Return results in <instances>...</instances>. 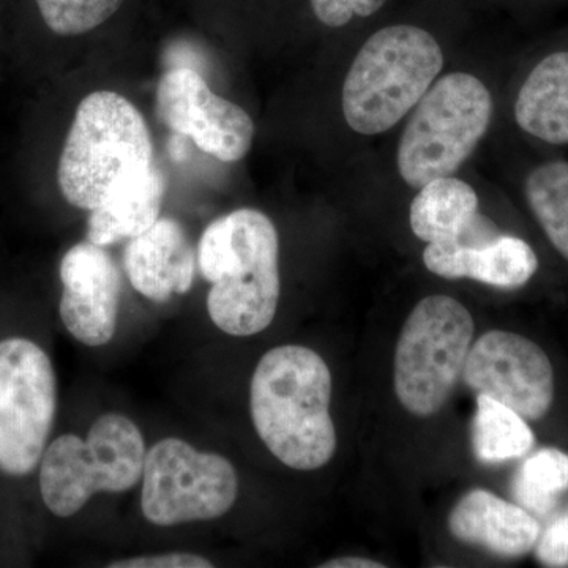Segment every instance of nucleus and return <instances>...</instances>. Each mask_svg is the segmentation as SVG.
Here are the masks:
<instances>
[{"label":"nucleus","mask_w":568,"mask_h":568,"mask_svg":"<svg viewBox=\"0 0 568 568\" xmlns=\"http://www.w3.org/2000/svg\"><path fill=\"white\" fill-rule=\"evenodd\" d=\"M197 267L211 283L207 312L220 331L252 336L272 324L282 293L280 239L265 213L237 209L209 224Z\"/></svg>","instance_id":"2"},{"label":"nucleus","mask_w":568,"mask_h":568,"mask_svg":"<svg viewBox=\"0 0 568 568\" xmlns=\"http://www.w3.org/2000/svg\"><path fill=\"white\" fill-rule=\"evenodd\" d=\"M515 121L548 144H568V51L555 52L530 71L519 89Z\"/></svg>","instance_id":"17"},{"label":"nucleus","mask_w":568,"mask_h":568,"mask_svg":"<svg viewBox=\"0 0 568 568\" xmlns=\"http://www.w3.org/2000/svg\"><path fill=\"white\" fill-rule=\"evenodd\" d=\"M331 398V369L320 354L306 346L274 347L261 358L250 386L254 429L284 466L321 469L338 444Z\"/></svg>","instance_id":"1"},{"label":"nucleus","mask_w":568,"mask_h":568,"mask_svg":"<svg viewBox=\"0 0 568 568\" xmlns=\"http://www.w3.org/2000/svg\"><path fill=\"white\" fill-rule=\"evenodd\" d=\"M536 558L545 567H568V511L538 537Z\"/></svg>","instance_id":"24"},{"label":"nucleus","mask_w":568,"mask_h":568,"mask_svg":"<svg viewBox=\"0 0 568 568\" xmlns=\"http://www.w3.org/2000/svg\"><path fill=\"white\" fill-rule=\"evenodd\" d=\"M164 192L166 179L155 164L122 182L102 205L91 211L88 241L110 246L144 233L160 219Z\"/></svg>","instance_id":"16"},{"label":"nucleus","mask_w":568,"mask_h":568,"mask_svg":"<svg viewBox=\"0 0 568 568\" xmlns=\"http://www.w3.org/2000/svg\"><path fill=\"white\" fill-rule=\"evenodd\" d=\"M568 489V455L558 448H544L526 459L514 481L519 506L536 514H548Z\"/></svg>","instance_id":"22"},{"label":"nucleus","mask_w":568,"mask_h":568,"mask_svg":"<svg viewBox=\"0 0 568 568\" xmlns=\"http://www.w3.org/2000/svg\"><path fill=\"white\" fill-rule=\"evenodd\" d=\"M443 67V50L424 29L399 24L373 33L343 84L347 125L366 136L394 129L420 102Z\"/></svg>","instance_id":"4"},{"label":"nucleus","mask_w":568,"mask_h":568,"mask_svg":"<svg viewBox=\"0 0 568 568\" xmlns=\"http://www.w3.org/2000/svg\"><path fill=\"white\" fill-rule=\"evenodd\" d=\"M239 495L230 459L207 454L178 437L160 440L145 455L141 508L152 525L211 521L226 515Z\"/></svg>","instance_id":"8"},{"label":"nucleus","mask_w":568,"mask_h":568,"mask_svg":"<svg viewBox=\"0 0 568 568\" xmlns=\"http://www.w3.org/2000/svg\"><path fill=\"white\" fill-rule=\"evenodd\" d=\"M424 263L440 278H469L499 290L525 286L538 267L536 253L525 241L504 234L491 244L474 248L428 244Z\"/></svg>","instance_id":"15"},{"label":"nucleus","mask_w":568,"mask_h":568,"mask_svg":"<svg viewBox=\"0 0 568 568\" xmlns=\"http://www.w3.org/2000/svg\"><path fill=\"white\" fill-rule=\"evenodd\" d=\"M18 9L55 39L85 36L121 13L126 0H13Z\"/></svg>","instance_id":"20"},{"label":"nucleus","mask_w":568,"mask_h":568,"mask_svg":"<svg viewBox=\"0 0 568 568\" xmlns=\"http://www.w3.org/2000/svg\"><path fill=\"white\" fill-rule=\"evenodd\" d=\"M156 114L171 132L189 136L220 162H241L252 149L254 123L248 112L216 95L189 67L163 74L156 88Z\"/></svg>","instance_id":"11"},{"label":"nucleus","mask_w":568,"mask_h":568,"mask_svg":"<svg viewBox=\"0 0 568 568\" xmlns=\"http://www.w3.org/2000/svg\"><path fill=\"white\" fill-rule=\"evenodd\" d=\"M536 444L532 429L514 409L477 395V409L473 424L474 454L487 465L525 457Z\"/></svg>","instance_id":"19"},{"label":"nucleus","mask_w":568,"mask_h":568,"mask_svg":"<svg viewBox=\"0 0 568 568\" xmlns=\"http://www.w3.org/2000/svg\"><path fill=\"white\" fill-rule=\"evenodd\" d=\"M463 381L476 395L503 403L525 420L547 416L555 399L548 355L526 336L489 331L470 346Z\"/></svg>","instance_id":"10"},{"label":"nucleus","mask_w":568,"mask_h":568,"mask_svg":"<svg viewBox=\"0 0 568 568\" xmlns=\"http://www.w3.org/2000/svg\"><path fill=\"white\" fill-rule=\"evenodd\" d=\"M110 568H212L211 560L193 552H163V555L140 556L115 560Z\"/></svg>","instance_id":"25"},{"label":"nucleus","mask_w":568,"mask_h":568,"mask_svg":"<svg viewBox=\"0 0 568 568\" xmlns=\"http://www.w3.org/2000/svg\"><path fill=\"white\" fill-rule=\"evenodd\" d=\"M476 324L450 295H428L399 332L394 358L398 402L416 417L439 413L463 377Z\"/></svg>","instance_id":"7"},{"label":"nucleus","mask_w":568,"mask_h":568,"mask_svg":"<svg viewBox=\"0 0 568 568\" xmlns=\"http://www.w3.org/2000/svg\"><path fill=\"white\" fill-rule=\"evenodd\" d=\"M477 213L476 190L450 175L422 186L410 204V227L426 244H454Z\"/></svg>","instance_id":"18"},{"label":"nucleus","mask_w":568,"mask_h":568,"mask_svg":"<svg viewBox=\"0 0 568 568\" xmlns=\"http://www.w3.org/2000/svg\"><path fill=\"white\" fill-rule=\"evenodd\" d=\"M59 315L82 345H108L118 327L122 272L104 246L82 242L63 254Z\"/></svg>","instance_id":"12"},{"label":"nucleus","mask_w":568,"mask_h":568,"mask_svg":"<svg viewBox=\"0 0 568 568\" xmlns=\"http://www.w3.org/2000/svg\"><path fill=\"white\" fill-rule=\"evenodd\" d=\"M152 166L144 115L121 93L97 91L78 104L59 153L55 183L67 203L93 211L115 186Z\"/></svg>","instance_id":"3"},{"label":"nucleus","mask_w":568,"mask_h":568,"mask_svg":"<svg viewBox=\"0 0 568 568\" xmlns=\"http://www.w3.org/2000/svg\"><path fill=\"white\" fill-rule=\"evenodd\" d=\"M2 3H3L2 0H0V7H2Z\"/></svg>","instance_id":"27"},{"label":"nucleus","mask_w":568,"mask_h":568,"mask_svg":"<svg viewBox=\"0 0 568 568\" xmlns=\"http://www.w3.org/2000/svg\"><path fill=\"white\" fill-rule=\"evenodd\" d=\"M387 0H310L313 14L327 28H343L354 17H372Z\"/></svg>","instance_id":"23"},{"label":"nucleus","mask_w":568,"mask_h":568,"mask_svg":"<svg viewBox=\"0 0 568 568\" xmlns=\"http://www.w3.org/2000/svg\"><path fill=\"white\" fill-rule=\"evenodd\" d=\"M144 437L122 414L97 418L88 439L63 435L44 450L40 491L55 517L78 514L97 493H123L136 487L144 473Z\"/></svg>","instance_id":"6"},{"label":"nucleus","mask_w":568,"mask_h":568,"mask_svg":"<svg viewBox=\"0 0 568 568\" xmlns=\"http://www.w3.org/2000/svg\"><path fill=\"white\" fill-rule=\"evenodd\" d=\"M452 536L499 558H521L536 548L540 526L526 508L487 489H473L448 517Z\"/></svg>","instance_id":"14"},{"label":"nucleus","mask_w":568,"mask_h":568,"mask_svg":"<svg viewBox=\"0 0 568 568\" xmlns=\"http://www.w3.org/2000/svg\"><path fill=\"white\" fill-rule=\"evenodd\" d=\"M526 200L549 242L568 261V163L534 170L526 181Z\"/></svg>","instance_id":"21"},{"label":"nucleus","mask_w":568,"mask_h":568,"mask_svg":"<svg viewBox=\"0 0 568 568\" xmlns=\"http://www.w3.org/2000/svg\"><path fill=\"white\" fill-rule=\"evenodd\" d=\"M58 409V379L31 339L0 342V470L28 476L43 457Z\"/></svg>","instance_id":"9"},{"label":"nucleus","mask_w":568,"mask_h":568,"mask_svg":"<svg viewBox=\"0 0 568 568\" xmlns=\"http://www.w3.org/2000/svg\"><path fill=\"white\" fill-rule=\"evenodd\" d=\"M493 118L487 85L467 73L436 81L414 108L399 140V175L410 189L450 178L476 151Z\"/></svg>","instance_id":"5"},{"label":"nucleus","mask_w":568,"mask_h":568,"mask_svg":"<svg viewBox=\"0 0 568 568\" xmlns=\"http://www.w3.org/2000/svg\"><path fill=\"white\" fill-rule=\"evenodd\" d=\"M123 265L138 293L164 304L174 295L192 290L197 252L181 223L159 219L148 231L130 239L123 252Z\"/></svg>","instance_id":"13"},{"label":"nucleus","mask_w":568,"mask_h":568,"mask_svg":"<svg viewBox=\"0 0 568 568\" xmlns=\"http://www.w3.org/2000/svg\"><path fill=\"white\" fill-rule=\"evenodd\" d=\"M321 568H384V564L377 562V560L361 558V556H343V558H336L327 560L325 564H321Z\"/></svg>","instance_id":"26"}]
</instances>
